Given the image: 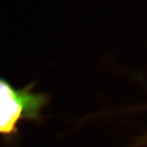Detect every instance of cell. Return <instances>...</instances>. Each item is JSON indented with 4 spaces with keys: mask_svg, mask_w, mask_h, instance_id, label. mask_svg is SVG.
I'll return each mask as SVG.
<instances>
[{
    "mask_svg": "<svg viewBox=\"0 0 147 147\" xmlns=\"http://www.w3.org/2000/svg\"><path fill=\"white\" fill-rule=\"evenodd\" d=\"M35 83L16 88L0 78V136L12 140L19 132L21 122L39 123L50 96L34 91Z\"/></svg>",
    "mask_w": 147,
    "mask_h": 147,
    "instance_id": "1",
    "label": "cell"
}]
</instances>
